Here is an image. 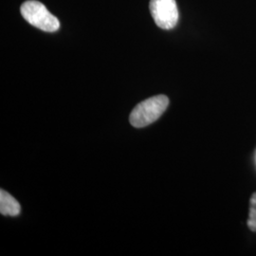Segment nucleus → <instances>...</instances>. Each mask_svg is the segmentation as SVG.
Segmentation results:
<instances>
[{
  "label": "nucleus",
  "instance_id": "20e7f679",
  "mask_svg": "<svg viewBox=\"0 0 256 256\" xmlns=\"http://www.w3.org/2000/svg\"><path fill=\"white\" fill-rule=\"evenodd\" d=\"M21 212L19 202L9 192L0 191V212L3 216H18Z\"/></svg>",
  "mask_w": 256,
  "mask_h": 256
},
{
  "label": "nucleus",
  "instance_id": "f03ea898",
  "mask_svg": "<svg viewBox=\"0 0 256 256\" xmlns=\"http://www.w3.org/2000/svg\"><path fill=\"white\" fill-rule=\"evenodd\" d=\"M22 16L30 25L46 32H54L60 28L58 18L52 14L44 4L36 0H28L21 5Z\"/></svg>",
  "mask_w": 256,
  "mask_h": 256
},
{
  "label": "nucleus",
  "instance_id": "f257e3e1",
  "mask_svg": "<svg viewBox=\"0 0 256 256\" xmlns=\"http://www.w3.org/2000/svg\"><path fill=\"white\" fill-rule=\"evenodd\" d=\"M169 106V99L165 95H156L140 102L132 110L129 120L132 126L146 128L153 124L164 114Z\"/></svg>",
  "mask_w": 256,
  "mask_h": 256
},
{
  "label": "nucleus",
  "instance_id": "39448f33",
  "mask_svg": "<svg viewBox=\"0 0 256 256\" xmlns=\"http://www.w3.org/2000/svg\"><path fill=\"white\" fill-rule=\"evenodd\" d=\"M248 226L252 232H256V192L250 198Z\"/></svg>",
  "mask_w": 256,
  "mask_h": 256
},
{
  "label": "nucleus",
  "instance_id": "7ed1b4c3",
  "mask_svg": "<svg viewBox=\"0 0 256 256\" xmlns=\"http://www.w3.org/2000/svg\"><path fill=\"white\" fill-rule=\"evenodd\" d=\"M152 18L158 27L171 30L178 21V10L176 0H150Z\"/></svg>",
  "mask_w": 256,
  "mask_h": 256
}]
</instances>
